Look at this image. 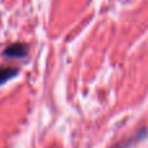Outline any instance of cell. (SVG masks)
Returning <instances> with one entry per match:
<instances>
[{
	"mask_svg": "<svg viewBox=\"0 0 148 148\" xmlns=\"http://www.w3.org/2000/svg\"><path fill=\"white\" fill-rule=\"evenodd\" d=\"M3 54L4 56H9V58H21L28 54V46L24 43H13L8 46Z\"/></svg>",
	"mask_w": 148,
	"mask_h": 148,
	"instance_id": "obj_1",
	"label": "cell"
},
{
	"mask_svg": "<svg viewBox=\"0 0 148 148\" xmlns=\"http://www.w3.org/2000/svg\"><path fill=\"white\" fill-rule=\"evenodd\" d=\"M17 73L16 68L12 67H0V85L4 84L5 81H8L9 79H12Z\"/></svg>",
	"mask_w": 148,
	"mask_h": 148,
	"instance_id": "obj_2",
	"label": "cell"
}]
</instances>
